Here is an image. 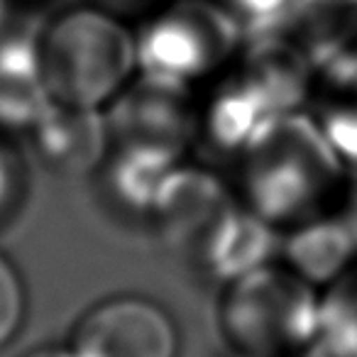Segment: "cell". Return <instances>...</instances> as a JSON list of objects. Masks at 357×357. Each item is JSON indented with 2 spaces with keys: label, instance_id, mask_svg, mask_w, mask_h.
<instances>
[{
  "label": "cell",
  "instance_id": "ac0fdd59",
  "mask_svg": "<svg viewBox=\"0 0 357 357\" xmlns=\"http://www.w3.org/2000/svg\"><path fill=\"white\" fill-rule=\"evenodd\" d=\"M20 357H76L69 345H40Z\"/></svg>",
  "mask_w": 357,
  "mask_h": 357
},
{
  "label": "cell",
  "instance_id": "ffe728a7",
  "mask_svg": "<svg viewBox=\"0 0 357 357\" xmlns=\"http://www.w3.org/2000/svg\"><path fill=\"white\" fill-rule=\"evenodd\" d=\"M298 357H333V355L326 350V347L321 345V342H318L316 347H311V350H308V352H303V355H298Z\"/></svg>",
  "mask_w": 357,
  "mask_h": 357
},
{
  "label": "cell",
  "instance_id": "9a60e30c",
  "mask_svg": "<svg viewBox=\"0 0 357 357\" xmlns=\"http://www.w3.org/2000/svg\"><path fill=\"white\" fill-rule=\"evenodd\" d=\"M25 196V169L6 132H0V223L17 211Z\"/></svg>",
  "mask_w": 357,
  "mask_h": 357
},
{
  "label": "cell",
  "instance_id": "30bf717a",
  "mask_svg": "<svg viewBox=\"0 0 357 357\" xmlns=\"http://www.w3.org/2000/svg\"><path fill=\"white\" fill-rule=\"evenodd\" d=\"M308 113L357 172V40L342 42L316 61Z\"/></svg>",
  "mask_w": 357,
  "mask_h": 357
},
{
  "label": "cell",
  "instance_id": "4fadbf2b",
  "mask_svg": "<svg viewBox=\"0 0 357 357\" xmlns=\"http://www.w3.org/2000/svg\"><path fill=\"white\" fill-rule=\"evenodd\" d=\"M27 318V289L22 274L0 252V350H6L22 333Z\"/></svg>",
  "mask_w": 357,
  "mask_h": 357
},
{
  "label": "cell",
  "instance_id": "7c38bea8",
  "mask_svg": "<svg viewBox=\"0 0 357 357\" xmlns=\"http://www.w3.org/2000/svg\"><path fill=\"white\" fill-rule=\"evenodd\" d=\"M321 345L333 357H357V259L323 289Z\"/></svg>",
  "mask_w": 357,
  "mask_h": 357
},
{
  "label": "cell",
  "instance_id": "3957f363",
  "mask_svg": "<svg viewBox=\"0 0 357 357\" xmlns=\"http://www.w3.org/2000/svg\"><path fill=\"white\" fill-rule=\"evenodd\" d=\"M218 289V335L235 357H298L321 342L323 291L279 257Z\"/></svg>",
  "mask_w": 357,
  "mask_h": 357
},
{
  "label": "cell",
  "instance_id": "d6986e66",
  "mask_svg": "<svg viewBox=\"0 0 357 357\" xmlns=\"http://www.w3.org/2000/svg\"><path fill=\"white\" fill-rule=\"evenodd\" d=\"M345 215L357 233V172H352V178H350V191H347V201H345Z\"/></svg>",
  "mask_w": 357,
  "mask_h": 357
},
{
  "label": "cell",
  "instance_id": "8fae6325",
  "mask_svg": "<svg viewBox=\"0 0 357 357\" xmlns=\"http://www.w3.org/2000/svg\"><path fill=\"white\" fill-rule=\"evenodd\" d=\"M277 257L323 291L357 259V233L342 211L279 235Z\"/></svg>",
  "mask_w": 357,
  "mask_h": 357
},
{
  "label": "cell",
  "instance_id": "277c9868",
  "mask_svg": "<svg viewBox=\"0 0 357 357\" xmlns=\"http://www.w3.org/2000/svg\"><path fill=\"white\" fill-rule=\"evenodd\" d=\"M137 66L191 89H206L240 54L248 35L215 0H167L137 22Z\"/></svg>",
  "mask_w": 357,
  "mask_h": 357
},
{
  "label": "cell",
  "instance_id": "6da1fadb",
  "mask_svg": "<svg viewBox=\"0 0 357 357\" xmlns=\"http://www.w3.org/2000/svg\"><path fill=\"white\" fill-rule=\"evenodd\" d=\"M230 164L238 201L277 238L345 211L352 169L308 110L272 120Z\"/></svg>",
  "mask_w": 357,
  "mask_h": 357
},
{
  "label": "cell",
  "instance_id": "52a82bcc",
  "mask_svg": "<svg viewBox=\"0 0 357 357\" xmlns=\"http://www.w3.org/2000/svg\"><path fill=\"white\" fill-rule=\"evenodd\" d=\"M235 206L238 196L228 178L213 169L181 162L159 186L147 230L164 250L191 264Z\"/></svg>",
  "mask_w": 357,
  "mask_h": 357
},
{
  "label": "cell",
  "instance_id": "5bb4252c",
  "mask_svg": "<svg viewBox=\"0 0 357 357\" xmlns=\"http://www.w3.org/2000/svg\"><path fill=\"white\" fill-rule=\"evenodd\" d=\"M238 20L248 37L269 35L296 13L301 0H215Z\"/></svg>",
  "mask_w": 357,
  "mask_h": 357
},
{
  "label": "cell",
  "instance_id": "ba28073f",
  "mask_svg": "<svg viewBox=\"0 0 357 357\" xmlns=\"http://www.w3.org/2000/svg\"><path fill=\"white\" fill-rule=\"evenodd\" d=\"M37 162L54 176H96L110 149L105 110L52 103L25 135Z\"/></svg>",
  "mask_w": 357,
  "mask_h": 357
},
{
  "label": "cell",
  "instance_id": "9c48e42d",
  "mask_svg": "<svg viewBox=\"0 0 357 357\" xmlns=\"http://www.w3.org/2000/svg\"><path fill=\"white\" fill-rule=\"evenodd\" d=\"M54 103L42 74L35 30L13 25L0 32V132L27 135Z\"/></svg>",
  "mask_w": 357,
  "mask_h": 357
},
{
  "label": "cell",
  "instance_id": "8992f818",
  "mask_svg": "<svg viewBox=\"0 0 357 357\" xmlns=\"http://www.w3.org/2000/svg\"><path fill=\"white\" fill-rule=\"evenodd\" d=\"M66 345L76 357H178L181 331L157 298L125 291L86 308Z\"/></svg>",
  "mask_w": 357,
  "mask_h": 357
},
{
  "label": "cell",
  "instance_id": "2e32d148",
  "mask_svg": "<svg viewBox=\"0 0 357 357\" xmlns=\"http://www.w3.org/2000/svg\"><path fill=\"white\" fill-rule=\"evenodd\" d=\"M93 3H98L100 8L115 13V15H120L123 20L135 25V22L152 15V13L157 10L159 6H164L167 0H93Z\"/></svg>",
  "mask_w": 357,
  "mask_h": 357
},
{
  "label": "cell",
  "instance_id": "7a4b0ae2",
  "mask_svg": "<svg viewBox=\"0 0 357 357\" xmlns=\"http://www.w3.org/2000/svg\"><path fill=\"white\" fill-rule=\"evenodd\" d=\"M35 42L54 103L105 110L139 71L135 25L93 0L52 13Z\"/></svg>",
  "mask_w": 357,
  "mask_h": 357
},
{
  "label": "cell",
  "instance_id": "5b68a950",
  "mask_svg": "<svg viewBox=\"0 0 357 357\" xmlns=\"http://www.w3.org/2000/svg\"><path fill=\"white\" fill-rule=\"evenodd\" d=\"M199 89L137 71L105 108L110 147L135 149L169 164L199 147Z\"/></svg>",
  "mask_w": 357,
  "mask_h": 357
},
{
  "label": "cell",
  "instance_id": "e0dca14e",
  "mask_svg": "<svg viewBox=\"0 0 357 357\" xmlns=\"http://www.w3.org/2000/svg\"><path fill=\"white\" fill-rule=\"evenodd\" d=\"M298 6H308L326 15H357V0H301Z\"/></svg>",
  "mask_w": 357,
  "mask_h": 357
}]
</instances>
